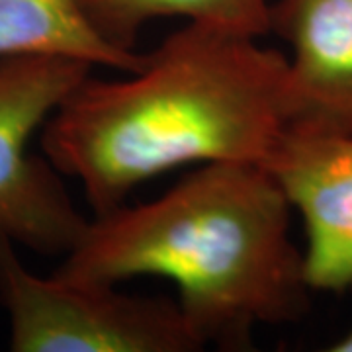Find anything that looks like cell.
<instances>
[{
  "instance_id": "8992f818",
  "label": "cell",
  "mask_w": 352,
  "mask_h": 352,
  "mask_svg": "<svg viewBox=\"0 0 352 352\" xmlns=\"http://www.w3.org/2000/svg\"><path fill=\"white\" fill-rule=\"evenodd\" d=\"M270 32L292 50L289 127L352 133V0H272Z\"/></svg>"
},
{
  "instance_id": "7a4b0ae2",
  "label": "cell",
  "mask_w": 352,
  "mask_h": 352,
  "mask_svg": "<svg viewBox=\"0 0 352 352\" xmlns=\"http://www.w3.org/2000/svg\"><path fill=\"white\" fill-rule=\"evenodd\" d=\"M289 212L263 164H200L155 200L94 215L55 274L116 286L166 278L204 349L245 351L258 325L296 321L309 305Z\"/></svg>"
},
{
  "instance_id": "6da1fadb",
  "label": "cell",
  "mask_w": 352,
  "mask_h": 352,
  "mask_svg": "<svg viewBox=\"0 0 352 352\" xmlns=\"http://www.w3.org/2000/svg\"><path fill=\"white\" fill-rule=\"evenodd\" d=\"M124 75L90 73L41 127L94 215L184 164H264L289 127L288 57L256 38L186 24Z\"/></svg>"
},
{
  "instance_id": "52a82bcc",
  "label": "cell",
  "mask_w": 352,
  "mask_h": 352,
  "mask_svg": "<svg viewBox=\"0 0 352 352\" xmlns=\"http://www.w3.org/2000/svg\"><path fill=\"white\" fill-rule=\"evenodd\" d=\"M25 55H61L122 73L143 65V53L104 41L78 0H0V61Z\"/></svg>"
},
{
  "instance_id": "ba28073f",
  "label": "cell",
  "mask_w": 352,
  "mask_h": 352,
  "mask_svg": "<svg viewBox=\"0 0 352 352\" xmlns=\"http://www.w3.org/2000/svg\"><path fill=\"white\" fill-rule=\"evenodd\" d=\"M78 6L104 41L124 51H135L141 30L161 18H184L256 39L270 34L268 0H78Z\"/></svg>"
},
{
  "instance_id": "277c9868",
  "label": "cell",
  "mask_w": 352,
  "mask_h": 352,
  "mask_svg": "<svg viewBox=\"0 0 352 352\" xmlns=\"http://www.w3.org/2000/svg\"><path fill=\"white\" fill-rule=\"evenodd\" d=\"M92 69L61 55L0 61V233L39 254L73 251L90 219L69 196L61 173L30 151V141Z\"/></svg>"
},
{
  "instance_id": "9c48e42d",
  "label": "cell",
  "mask_w": 352,
  "mask_h": 352,
  "mask_svg": "<svg viewBox=\"0 0 352 352\" xmlns=\"http://www.w3.org/2000/svg\"><path fill=\"white\" fill-rule=\"evenodd\" d=\"M331 352H352V327L340 337L339 340H335L333 344H331Z\"/></svg>"
},
{
  "instance_id": "5b68a950",
  "label": "cell",
  "mask_w": 352,
  "mask_h": 352,
  "mask_svg": "<svg viewBox=\"0 0 352 352\" xmlns=\"http://www.w3.org/2000/svg\"><path fill=\"white\" fill-rule=\"evenodd\" d=\"M263 166L302 215L309 288L351 289L352 133L288 127Z\"/></svg>"
},
{
  "instance_id": "3957f363",
  "label": "cell",
  "mask_w": 352,
  "mask_h": 352,
  "mask_svg": "<svg viewBox=\"0 0 352 352\" xmlns=\"http://www.w3.org/2000/svg\"><path fill=\"white\" fill-rule=\"evenodd\" d=\"M0 305L14 352H196L176 300L131 296L116 284L32 272L0 233Z\"/></svg>"
}]
</instances>
